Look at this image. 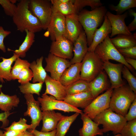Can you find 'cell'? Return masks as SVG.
Instances as JSON below:
<instances>
[{"mask_svg": "<svg viewBox=\"0 0 136 136\" xmlns=\"http://www.w3.org/2000/svg\"><path fill=\"white\" fill-rule=\"evenodd\" d=\"M29 0H22L18 3L12 20L18 30L23 32L27 30L35 33L41 31L43 27L39 20L29 10Z\"/></svg>", "mask_w": 136, "mask_h": 136, "instance_id": "cell-1", "label": "cell"}, {"mask_svg": "<svg viewBox=\"0 0 136 136\" xmlns=\"http://www.w3.org/2000/svg\"><path fill=\"white\" fill-rule=\"evenodd\" d=\"M107 9L102 6L91 11L82 10L78 14L79 21L86 35L88 46L92 42L94 34L104 21Z\"/></svg>", "mask_w": 136, "mask_h": 136, "instance_id": "cell-2", "label": "cell"}, {"mask_svg": "<svg viewBox=\"0 0 136 136\" xmlns=\"http://www.w3.org/2000/svg\"><path fill=\"white\" fill-rule=\"evenodd\" d=\"M136 98V94L128 85L125 84L113 89L109 108L115 113L125 117Z\"/></svg>", "mask_w": 136, "mask_h": 136, "instance_id": "cell-3", "label": "cell"}, {"mask_svg": "<svg viewBox=\"0 0 136 136\" xmlns=\"http://www.w3.org/2000/svg\"><path fill=\"white\" fill-rule=\"evenodd\" d=\"M103 125L102 132L112 131L114 135L120 133L127 122L124 117L113 111L110 108L97 116L93 120Z\"/></svg>", "mask_w": 136, "mask_h": 136, "instance_id": "cell-4", "label": "cell"}, {"mask_svg": "<svg viewBox=\"0 0 136 136\" xmlns=\"http://www.w3.org/2000/svg\"><path fill=\"white\" fill-rule=\"evenodd\" d=\"M81 63L80 79L88 82L104 70V62L94 52H88Z\"/></svg>", "mask_w": 136, "mask_h": 136, "instance_id": "cell-5", "label": "cell"}, {"mask_svg": "<svg viewBox=\"0 0 136 136\" xmlns=\"http://www.w3.org/2000/svg\"><path fill=\"white\" fill-rule=\"evenodd\" d=\"M94 52L104 62L114 60L122 64L129 70H133V67L112 43L109 35L96 46Z\"/></svg>", "mask_w": 136, "mask_h": 136, "instance_id": "cell-6", "label": "cell"}, {"mask_svg": "<svg viewBox=\"0 0 136 136\" xmlns=\"http://www.w3.org/2000/svg\"><path fill=\"white\" fill-rule=\"evenodd\" d=\"M28 8L31 13L40 21L43 29H47L52 14L50 1L29 0Z\"/></svg>", "mask_w": 136, "mask_h": 136, "instance_id": "cell-7", "label": "cell"}, {"mask_svg": "<svg viewBox=\"0 0 136 136\" xmlns=\"http://www.w3.org/2000/svg\"><path fill=\"white\" fill-rule=\"evenodd\" d=\"M113 89L111 88L98 96L83 110L84 113L92 120L97 115L109 108Z\"/></svg>", "mask_w": 136, "mask_h": 136, "instance_id": "cell-8", "label": "cell"}, {"mask_svg": "<svg viewBox=\"0 0 136 136\" xmlns=\"http://www.w3.org/2000/svg\"><path fill=\"white\" fill-rule=\"evenodd\" d=\"M38 100L40 103L42 111L58 110L64 112H73L80 114L83 113L82 110L78 108L68 104L63 100H57L51 95L49 96L43 94L41 97L38 98Z\"/></svg>", "mask_w": 136, "mask_h": 136, "instance_id": "cell-9", "label": "cell"}, {"mask_svg": "<svg viewBox=\"0 0 136 136\" xmlns=\"http://www.w3.org/2000/svg\"><path fill=\"white\" fill-rule=\"evenodd\" d=\"M46 65L44 68L46 71L50 74L52 78L59 80L64 71L71 65L68 59L56 56L49 53L45 58Z\"/></svg>", "mask_w": 136, "mask_h": 136, "instance_id": "cell-10", "label": "cell"}, {"mask_svg": "<svg viewBox=\"0 0 136 136\" xmlns=\"http://www.w3.org/2000/svg\"><path fill=\"white\" fill-rule=\"evenodd\" d=\"M73 44L62 36L52 41L49 52L56 56L71 60L73 56Z\"/></svg>", "mask_w": 136, "mask_h": 136, "instance_id": "cell-11", "label": "cell"}, {"mask_svg": "<svg viewBox=\"0 0 136 136\" xmlns=\"http://www.w3.org/2000/svg\"><path fill=\"white\" fill-rule=\"evenodd\" d=\"M27 106L26 111L24 115L29 117L31 119L30 129H35L38 126L42 118V112L38 100H36L32 94H24Z\"/></svg>", "mask_w": 136, "mask_h": 136, "instance_id": "cell-12", "label": "cell"}, {"mask_svg": "<svg viewBox=\"0 0 136 136\" xmlns=\"http://www.w3.org/2000/svg\"><path fill=\"white\" fill-rule=\"evenodd\" d=\"M47 29L52 41L61 37H64L66 32L65 16L60 13L52 14Z\"/></svg>", "mask_w": 136, "mask_h": 136, "instance_id": "cell-13", "label": "cell"}, {"mask_svg": "<svg viewBox=\"0 0 136 136\" xmlns=\"http://www.w3.org/2000/svg\"><path fill=\"white\" fill-rule=\"evenodd\" d=\"M124 65L121 63H114L109 61L104 62L103 70L109 77L111 88L113 89L125 84L121 77Z\"/></svg>", "mask_w": 136, "mask_h": 136, "instance_id": "cell-14", "label": "cell"}, {"mask_svg": "<svg viewBox=\"0 0 136 136\" xmlns=\"http://www.w3.org/2000/svg\"><path fill=\"white\" fill-rule=\"evenodd\" d=\"M127 12L121 15H117L107 11L106 15L110 22L112 28L110 38L119 34H132L128 30L125 21V19L127 17Z\"/></svg>", "mask_w": 136, "mask_h": 136, "instance_id": "cell-15", "label": "cell"}, {"mask_svg": "<svg viewBox=\"0 0 136 136\" xmlns=\"http://www.w3.org/2000/svg\"><path fill=\"white\" fill-rule=\"evenodd\" d=\"M66 32L64 37L73 44L81 33L84 31L79 22L78 14H73L65 16Z\"/></svg>", "mask_w": 136, "mask_h": 136, "instance_id": "cell-16", "label": "cell"}, {"mask_svg": "<svg viewBox=\"0 0 136 136\" xmlns=\"http://www.w3.org/2000/svg\"><path fill=\"white\" fill-rule=\"evenodd\" d=\"M86 35L84 30L73 44V56L70 62L71 64L81 63L88 52Z\"/></svg>", "mask_w": 136, "mask_h": 136, "instance_id": "cell-17", "label": "cell"}, {"mask_svg": "<svg viewBox=\"0 0 136 136\" xmlns=\"http://www.w3.org/2000/svg\"><path fill=\"white\" fill-rule=\"evenodd\" d=\"M45 82L46 89L44 94H50L57 100H63L66 95L65 86L61 84L59 80L52 78L48 75Z\"/></svg>", "mask_w": 136, "mask_h": 136, "instance_id": "cell-18", "label": "cell"}, {"mask_svg": "<svg viewBox=\"0 0 136 136\" xmlns=\"http://www.w3.org/2000/svg\"><path fill=\"white\" fill-rule=\"evenodd\" d=\"M89 85L90 91L94 98L102 92L107 90L111 87L107 75L104 70L89 82Z\"/></svg>", "mask_w": 136, "mask_h": 136, "instance_id": "cell-19", "label": "cell"}, {"mask_svg": "<svg viewBox=\"0 0 136 136\" xmlns=\"http://www.w3.org/2000/svg\"><path fill=\"white\" fill-rule=\"evenodd\" d=\"M66 116L54 110L42 111L43 126L41 131L47 132L55 130L58 122Z\"/></svg>", "mask_w": 136, "mask_h": 136, "instance_id": "cell-20", "label": "cell"}, {"mask_svg": "<svg viewBox=\"0 0 136 136\" xmlns=\"http://www.w3.org/2000/svg\"><path fill=\"white\" fill-rule=\"evenodd\" d=\"M75 0H51L52 14L60 13L64 16L79 13L74 3Z\"/></svg>", "mask_w": 136, "mask_h": 136, "instance_id": "cell-21", "label": "cell"}, {"mask_svg": "<svg viewBox=\"0 0 136 136\" xmlns=\"http://www.w3.org/2000/svg\"><path fill=\"white\" fill-rule=\"evenodd\" d=\"M111 31L110 22L106 15L103 24L94 34L91 44L88 47V52H94L96 46L103 42Z\"/></svg>", "mask_w": 136, "mask_h": 136, "instance_id": "cell-22", "label": "cell"}, {"mask_svg": "<svg viewBox=\"0 0 136 136\" xmlns=\"http://www.w3.org/2000/svg\"><path fill=\"white\" fill-rule=\"evenodd\" d=\"M94 98L90 91L66 95L63 101L75 107L85 109Z\"/></svg>", "mask_w": 136, "mask_h": 136, "instance_id": "cell-23", "label": "cell"}, {"mask_svg": "<svg viewBox=\"0 0 136 136\" xmlns=\"http://www.w3.org/2000/svg\"><path fill=\"white\" fill-rule=\"evenodd\" d=\"M81 114V119L83 123V126L79 130L80 136H95L102 135L103 133L98 127L99 125L83 113Z\"/></svg>", "mask_w": 136, "mask_h": 136, "instance_id": "cell-24", "label": "cell"}, {"mask_svg": "<svg viewBox=\"0 0 136 136\" xmlns=\"http://www.w3.org/2000/svg\"><path fill=\"white\" fill-rule=\"evenodd\" d=\"M81 63L71 64L64 72L59 81L64 86H69L80 79Z\"/></svg>", "mask_w": 136, "mask_h": 136, "instance_id": "cell-25", "label": "cell"}, {"mask_svg": "<svg viewBox=\"0 0 136 136\" xmlns=\"http://www.w3.org/2000/svg\"><path fill=\"white\" fill-rule=\"evenodd\" d=\"M114 46L117 49L126 48L136 46V33L133 35L120 34L110 38Z\"/></svg>", "mask_w": 136, "mask_h": 136, "instance_id": "cell-26", "label": "cell"}, {"mask_svg": "<svg viewBox=\"0 0 136 136\" xmlns=\"http://www.w3.org/2000/svg\"><path fill=\"white\" fill-rule=\"evenodd\" d=\"M19 57L13 53V55L9 58H5L1 57L2 61L0 62V81L2 83L4 82V80L8 81L12 80L11 70L12 65L13 62Z\"/></svg>", "mask_w": 136, "mask_h": 136, "instance_id": "cell-27", "label": "cell"}, {"mask_svg": "<svg viewBox=\"0 0 136 136\" xmlns=\"http://www.w3.org/2000/svg\"><path fill=\"white\" fill-rule=\"evenodd\" d=\"M43 57L42 56L38 58L36 61H34L30 63L29 68L32 71L33 75L32 82L33 83L36 82H45L47 73L43 67L42 62Z\"/></svg>", "mask_w": 136, "mask_h": 136, "instance_id": "cell-28", "label": "cell"}, {"mask_svg": "<svg viewBox=\"0 0 136 136\" xmlns=\"http://www.w3.org/2000/svg\"><path fill=\"white\" fill-rule=\"evenodd\" d=\"M0 86V109L4 112H9L14 107H17L20 102L17 95L10 96L4 94Z\"/></svg>", "mask_w": 136, "mask_h": 136, "instance_id": "cell-29", "label": "cell"}, {"mask_svg": "<svg viewBox=\"0 0 136 136\" xmlns=\"http://www.w3.org/2000/svg\"><path fill=\"white\" fill-rule=\"evenodd\" d=\"M26 36L25 39L18 49L13 50L9 48V51H12L17 55L19 57H24L26 53L29 50L35 42V33L27 30H25Z\"/></svg>", "mask_w": 136, "mask_h": 136, "instance_id": "cell-30", "label": "cell"}, {"mask_svg": "<svg viewBox=\"0 0 136 136\" xmlns=\"http://www.w3.org/2000/svg\"><path fill=\"white\" fill-rule=\"evenodd\" d=\"M80 114L76 112L70 116H66L58 123L56 128L55 136H65L70 126Z\"/></svg>", "mask_w": 136, "mask_h": 136, "instance_id": "cell-31", "label": "cell"}, {"mask_svg": "<svg viewBox=\"0 0 136 136\" xmlns=\"http://www.w3.org/2000/svg\"><path fill=\"white\" fill-rule=\"evenodd\" d=\"M65 87L66 95L90 91L89 82L81 79Z\"/></svg>", "mask_w": 136, "mask_h": 136, "instance_id": "cell-32", "label": "cell"}, {"mask_svg": "<svg viewBox=\"0 0 136 136\" xmlns=\"http://www.w3.org/2000/svg\"><path fill=\"white\" fill-rule=\"evenodd\" d=\"M109 7L111 10L116 12V15H121L126 10L136 7V0H120L117 6L111 5Z\"/></svg>", "mask_w": 136, "mask_h": 136, "instance_id": "cell-33", "label": "cell"}, {"mask_svg": "<svg viewBox=\"0 0 136 136\" xmlns=\"http://www.w3.org/2000/svg\"><path fill=\"white\" fill-rule=\"evenodd\" d=\"M43 83H32L29 82L19 86L20 91L24 94H35L39 96Z\"/></svg>", "mask_w": 136, "mask_h": 136, "instance_id": "cell-34", "label": "cell"}, {"mask_svg": "<svg viewBox=\"0 0 136 136\" xmlns=\"http://www.w3.org/2000/svg\"><path fill=\"white\" fill-rule=\"evenodd\" d=\"M30 63L27 60L21 59L18 57L15 61L13 66L11 70V74L12 80L18 79L20 72L25 67H29Z\"/></svg>", "mask_w": 136, "mask_h": 136, "instance_id": "cell-35", "label": "cell"}, {"mask_svg": "<svg viewBox=\"0 0 136 136\" xmlns=\"http://www.w3.org/2000/svg\"><path fill=\"white\" fill-rule=\"evenodd\" d=\"M74 4L79 13L86 6L90 7L92 10L103 6L100 0H75Z\"/></svg>", "mask_w": 136, "mask_h": 136, "instance_id": "cell-36", "label": "cell"}, {"mask_svg": "<svg viewBox=\"0 0 136 136\" xmlns=\"http://www.w3.org/2000/svg\"><path fill=\"white\" fill-rule=\"evenodd\" d=\"M120 134L121 136H136V119L127 121Z\"/></svg>", "mask_w": 136, "mask_h": 136, "instance_id": "cell-37", "label": "cell"}, {"mask_svg": "<svg viewBox=\"0 0 136 136\" xmlns=\"http://www.w3.org/2000/svg\"><path fill=\"white\" fill-rule=\"evenodd\" d=\"M122 74L123 77L127 81L130 89L136 94V78L125 66L123 67Z\"/></svg>", "mask_w": 136, "mask_h": 136, "instance_id": "cell-38", "label": "cell"}, {"mask_svg": "<svg viewBox=\"0 0 136 136\" xmlns=\"http://www.w3.org/2000/svg\"><path fill=\"white\" fill-rule=\"evenodd\" d=\"M27 121L25 119L21 118L18 121H14L9 127L4 129L5 131L13 130L25 131L27 129H30L31 127L30 124L26 123Z\"/></svg>", "mask_w": 136, "mask_h": 136, "instance_id": "cell-39", "label": "cell"}, {"mask_svg": "<svg viewBox=\"0 0 136 136\" xmlns=\"http://www.w3.org/2000/svg\"><path fill=\"white\" fill-rule=\"evenodd\" d=\"M33 77V73L29 67H25L20 73L18 77V82L22 84L29 82Z\"/></svg>", "mask_w": 136, "mask_h": 136, "instance_id": "cell-40", "label": "cell"}, {"mask_svg": "<svg viewBox=\"0 0 136 136\" xmlns=\"http://www.w3.org/2000/svg\"><path fill=\"white\" fill-rule=\"evenodd\" d=\"M0 5L7 15L12 17L17 9V5L12 3L9 0H0Z\"/></svg>", "mask_w": 136, "mask_h": 136, "instance_id": "cell-41", "label": "cell"}, {"mask_svg": "<svg viewBox=\"0 0 136 136\" xmlns=\"http://www.w3.org/2000/svg\"><path fill=\"white\" fill-rule=\"evenodd\" d=\"M117 49L120 54L124 58H129L136 59V46Z\"/></svg>", "mask_w": 136, "mask_h": 136, "instance_id": "cell-42", "label": "cell"}, {"mask_svg": "<svg viewBox=\"0 0 136 136\" xmlns=\"http://www.w3.org/2000/svg\"><path fill=\"white\" fill-rule=\"evenodd\" d=\"M129 110L128 112L124 117L127 121L136 119V98L132 103Z\"/></svg>", "mask_w": 136, "mask_h": 136, "instance_id": "cell-43", "label": "cell"}, {"mask_svg": "<svg viewBox=\"0 0 136 136\" xmlns=\"http://www.w3.org/2000/svg\"><path fill=\"white\" fill-rule=\"evenodd\" d=\"M11 33L10 31L5 30L3 27L0 26V49L4 52H6L4 41V39Z\"/></svg>", "mask_w": 136, "mask_h": 136, "instance_id": "cell-44", "label": "cell"}, {"mask_svg": "<svg viewBox=\"0 0 136 136\" xmlns=\"http://www.w3.org/2000/svg\"><path fill=\"white\" fill-rule=\"evenodd\" d=\"M128 11L130 14L134 18L132 22L127 26L128 30L131 32L136 29V13L135 11L131 9L128 10Z\"/></svg>", "mask_w": 136, "mask_h": 136, "instance_id": "cell-45", "label": "cell"}, {"mask_svg": "<svg viewBox=\"0 0 136 136\" xmlns=\"http://www.w3.org/2000/svg\"><path fill=\"white\" fill-rule=\"evenodd\" d=\"M13 113H10V112L0 113V121L2 122L3 124L1 128H4L8 125L9 121L8 119V117Z\"/></svg>", "mask_w": 136, "mask_h": 136, "instance_id": "cell-46", "label": "cell"}, {"mask_svg": "<svg viewBox=\"0 0 136 136\" xmlns=\"http://www.w3.org/2000/svg\"><path fill=\"white\" fill-rule=\"evenodd\" d=\"M29 131L32 132L35 136H55L56 133V130L47 132L39 131L36 129H30Z\"/></svg>", "mask_w": 136, "mask_h": 136, "instance_id": "cell-47", "label": "cell"}, {"mask_svg": "<svg viewBox=\"0 0 136 136\" xmlns=\"http://www.w3.org/2000/svg\"><path fill=\"white\" fill-rule=\"evenodd\" d=\"M25 131L16 130H9L4 131V136H22Z\"/></svg>", "mask_w": 136, "mask_h": 136, "instance_id": "cell-48", "label": "cell"}, {"mask_svg": "<svg viewBox=\"0 0 136 136\" xmlns=\"http://www.w3.org/2000/svg\"><path fill=\"white\" fill-rule=\"evenodd\" d=\"M126 61L130 65V64L132 67L136 70V60L135 59L129 58L125 57Z\"/></svg>", "mask_w": 136, "mask_h": 136, "instance_id": "cell-49", "label": "cell"}, {"mask_svg": "<svg viewBox=\"0 0 136 136\" xmlns=\"http://www.w3.org/2000/svg\"><path fill=\"white\" fill-rule=\"evenodd\" d=\"M22 136H35L33 133L30 131H25L24 134Z\"/></svg>", "mask_w": 136, "mask_h": 136, "instance_id": "cell-50", "label": "cell"}, {"mask_svg": "<svg viewBox=\"0 0 136 136\" xmlns=\"http://www.w3.org/2000/svg\"><path fill=\"white\" fill-rule=\"evenodd\" d=\"M10 2L12 3L15 4L17 2V0H10Z\"/></svg>", "mask_w": 136, "mask_h": 136, "instance_id": "cell-51", "label": "cell"}, {"mask_svg": "<svg viewBox=\"0 0 136 136\" xmlns=\"http://www.w3.org/2000/svg\"><path fill=\"white\" fill-rule=\"evenodd\" d=\"M0 136H4L3 131L0 130Z\"/></svg>", "mask_w": 136, "mask_h": 136, "instance_id": "cell-52", "label": "cell"}, {"mask_svg": "<svg viewBox=\"0 0 136 136\" xmlns=\"http://www.w3.org/2000/svg\"><path fill=\"white\" fill-rule=\"evenodd\" d=\"M95 136H97V135H95ZM113 136H121V134L120 133L118 134H117Z\"/></svg>", "mask_w": 136, "mask_h": 136, "instance_id": "cell-53", "label": "cell"}]
</instances>
